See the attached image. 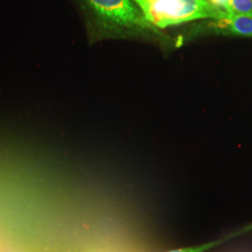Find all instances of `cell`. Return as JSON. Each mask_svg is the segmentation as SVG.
Returning <instances> with one entry per match:
<instances>
[{
	"instance_id": "obj_4",
	"label": "cell",
	"mask_w": 252,
	"mask_h": 252,
	"mask_svg": "<svg viewBox=\"0 0 252 252\" xmlns=\"http://www.w3.org/2000/svg\"><path fill=\"white\" fill-rule=\"evenodd\" d=\"M248 232V229L247 227L244 228L242 230L238 231L237 233H234V234H230V235H227L225 237L221 238V239H217L214 241H209L207 243L201 244L199 246H193V247H188V248H181V249H176V250H171V251H168L166 252H206L213 248H215L219 245H221V244L224 243L226 241H228L229 239H231L232 237L234 236H237L239 234H244Z\"/></svg>"
},
{
	"instance_id": "obj_1",
	"label": "cell",
	"mask_w": 252,
	"mask_h": 252,
	"mask_svg": "<svg viewBox=\"0 0 252 252\" xmlns=\"http://www.w3.org/2000/svg\"><path fill=\"white\" fill-rule=\"evenodd\" d=\"M83 2L94 15L100 36L107 37L144 32L159 33L133 0H83Z\"/></svg>"
},
{
	"instance_id": "obj_2",
	"label": "cell",
	"mask_w": 252,
	"mask_h": 252,
	"mask_svg": "<svg viewBox=\"0 0 252 252\" xmlns=\"http://www.w3.org/2000/svg\"><path fill=\"white\" fill-rule=\"evenodd\" d=\"M156 28L177 26L200 19L222 20L228 11L207 0H133Z\"/></svg>"
},
{
	"instance_id": "obj_3",
	"label": "cell",
	"mask_w": 252,
	"mask_h": 252,
	"mask_svg": "<svg viewBox=\"0 0 252 252\" xmlns=\"http://www.w3.org/2000/svg\"><path fill=\"white\" fill-rule=\"evenodd\" d=\"M219 26L224 27L233 35L252 36V17L228 12L225 18L219 21Z\"/></svg>"
},
{
	"instance_id": "obj_5",
	"label": "cell",
	"mask_w": 252,
	"mask_h": 252,
	"mask_svg": "<svg viewBox=\"0 0 252 252\" xmlns=\"http://www.w3.org/2000/svg\"><path fill=\"white\" fill-rule=\"evenodd\" d=\"M227 11L252 17V0H229Z\"/></svg>"
}]
</instances>
